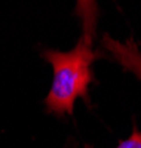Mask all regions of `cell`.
<instances>
[{
    "mask_svg": "<svg viewBox=\"0 0 141 148\" xmlns=\"http://www.w3.org/2000/svg\"><path fill=\"white\" fill-rule=\"evenodd\" d=\"M77 10L82 16L83 31L79 43L68 52L45 51L42 56L52 64L54 82L45 104L49 113L58 117L64 114H73L74 102L77 98H83L89 102L88 86L94 82L91 70L92 62L100 56L92 49V40L95 34L97 6L91 2H80Z\"/></svg>",
    "mask_w": 141,
    "mask_h": 148,
    "instance_id": "obj_1",
    "label": "cell"
},
{
    "mask_svg": "<svg viewBox=\"0 0 141 148\" xmlns=\"http://www.w3.org/2000/svg\"><path fill=\"white\" fill-rule=\"evenodd\" d=\"M102 45H104V47H107V51H110L114 55V58L126 70L132 71L141 80V52L138 51V47L134 45L132 40H128L125 45H122L116 40H113L110 36L104 34Z\"/></svg>",
    "mask_w": 141,
    "mask_h": 148,
    "instance_id": "obj_2",
    "label": "cell"
},
{
    "mask_svg": "<svg viewBox=\"0 0 141 148\" xmlns=\"http://www.w3.org/2000/svg\"><path fill=\"white\" fill-rule=\"evenodd\" d=\"M85 148H91V147L86 145ZM116 148H141V132L137 129V126H134L131 136L122 142H119V145Z\"/></svg>",
    "mask_w": 141,
    "mask_h": 148,
    "instance_id": "obj_3",
    "label": "cell"
}]
</instances>
